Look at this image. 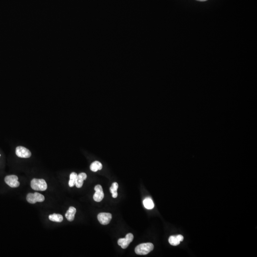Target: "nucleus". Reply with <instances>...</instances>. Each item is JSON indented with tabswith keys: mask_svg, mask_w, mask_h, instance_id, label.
<instances>
[{
	"mask_svg": "<svg viewBox=\"0 0 257 257\" xmlns=\"http://www.w3.org/2000/svg\"><path fill=\"white\" fill-rule=\"evenodd\" d=\"M76 212V209L73 207H70L65 214V217L69 221H73Z\"/></svg>",
	"mask_w": 257,
	"mask_h": 257,
	"instance_id": "obj_10",
	"label": "nucleus"
},
{
	"mask_svg": "<svg viewBox=\"0 0 257 257\" xmlns=\"http://www.w3.org/2000/svg\"><path fill=\"white\" fill-rule=\"evenodd\" d=\"M49 219L51 221L57 222H61L63 220L62 215L56 213L49 215Z\"/></svg>",
	"mask_w": 257,
	"mask_h": 257,
	"instance_id": "obj_12",
	"label": "nucleus"
},
{
	"mask_svg": "<svg viewBox=\"0 0 257 257\" xmlns=\"http://www.w3.org/2000/svg\"><path fill=\"white\" fill-rule=\"evenodd\" d=\"M133 234L131 233H128L126 235L125 238H121L119 239L118 241V245L120 246L123 249L127 248L128 246L132 242L133 240Z\"/></svg>",
	"mask_w": 257,
	"mask_h": 257,
	"instance_id": "obj_4",
	"label": "nucleus"
},
{
	"mask_svg": "<svg viewBox=\"0 0 257 257\" xmlns=\"http://www.w3.org/2000/svg\"><path fill=\"white\" fill-rule=\"evenodd\" d=\"M197 1H198L200 2H205L206 1H207V0H197Z\"/></svg>",
	"mask_w": 257,
	"mask_h": 257,
	"instance_id": "obj_18",
	"label": "nucleus"
},
{
	"mask_svg": "<svg viewBox=\"0 0 257 257\" xmlns=\"http://www.w3.org/2000/svg\"><path fill=\"white\" fill-rule=\"evenodd\" d=\"M176 238H177V239L178 240L180 241H183V236H182L181 235H177L176 236Z\"/></svg>",
	"mask_w": 257,
	"mask_h": 257,
	"instance_id": "obj_17",
	"label": "nucleus"
},
{
	"mask_svg": "<svg viewBox=\"0 0 257 257\" xmlns=\"http://www.w3.org/2000/svg\"><path fill=\"white\" fill-rule=\"evenodd\" d=\"M95 193L93 195V199L96 202H100L104 198V193L102 187L100 185H97L94 188Z\"/></svg>",
	"mask_w": 257,
	"mask_h": 257,
	"instance_id": "obj_8",
	"label": "nucleus"
},
{
	"mask_svg": "<svg viewBox=\"0 0 257 257\" xmlns=\"http://www.w3.org/2000/svg\"><path fill=\"white\" fill-rule=\"evenodd\" d=\"M143 203L144 207L147 209L151 210L154 208V203L151 199L149 198L145 199L143 200Z\"/></svg>",
	"mask_w": 257,
	"mask_h": 257,
	"instance_id": "obj_13",
	"label": "nucleus"
},
{
	"mask_svg": "<svg viewBox=\"0 0 257 257\" xmlns=\"http://www.w3.org/2000/svg\"><path fill=\"white\" fill-rule=\"evenodd\" d=\"M118 189V184L117 182H113L111 187L110 190L112 194V197L113 198H116L118 196L117 190Z\"/></svg>",
	"mask_w": 257,
	"mask_h": 257,
	"instance_id": "obj_15",
	"label": "nucleus"
},
{
	"mask_svg": "<svg viewBox=\"0 0 257 257\" xmlns=\"http://www.w3.org/2000/svg\"><path fill=\"white\" fill-rule=\"evenodd\" d=\"M102 165L100 162L95 161L91 163L90 166V169L93 172H96L99 170L102 169Z\"/></svg>",
	"mask_w": 257,
	"mask_h": 257,
	"instance_id": "obj_11",
	"label": "nucleus"
},
{
	"mask_svg": "<svg viewBox=\"0 0 257 257\" xmlns=\"http://www.w3.org/2000/svg\"><path fill=\"white\" fill-rule=\"evenodd\" d=\"M31 186L32 189L38 191H44L47 188V183L43 179H33L31 182Z\"/></svg>",
	"mask_w": 257,
	"mask_h": 257,
	"instance_id": "obj_2",
	"label": "nucleus"
},
{
	"mask_svg": "<svg viewBox=\"0 0 257 257\" xmlns=\"http://www.w3.org/2000/svg\"><path fill=\"white\" fill-rule=\"evenodd\" d=\"M26 199L29 203L34 204L37 202H43L45 198L42 194L35 192L34 193H29L26 197Z\"/></svg>",
	"mask_w": 257,
	"mask_h": 257,
	"instance_id": "obj_3",
	"label": "nucleus"
},
{
	"mask_svg": "<svg viewBox=\"0 0 257 257\" xmlns=\"http://www.w3.org/2000/svg\"><path fill=\"white\" fill-rule=\"evenodd\" d=\"M18 178L16 175H8L5 178V183L12 188H17L20 185L18 181Z\"/></svg>",
	"mask_w": 257,
	"mask_h": 257,
	"instance_id": "obj_5",
	"label": "nucleus"
},
{
	"mask_svg": "<svg viewBox=\"0 0 257 257\" xmlns=\"http://www.w3.org/2000/svg\"><path fill=\"white\" fill-rule=\"evenodd\" d=\"M16 155L22 158H29L31 156V152L27 148L22 146H18L16 148Z\"/></svg>",
	"mask_w": 257,
	"mask_h": 257,
	"instance_id": "obj_6",
	"label": "nucleus"
},
{
	"mask_svg": "<svg viewBox=\"0 0 257 257\" xmlns=\"http://www.w3.org/2000/svg\"><path fill=\"white\" fill-rule=\"evenodd\" d=\"M78 175L75 172H72L70 176V180L69 181V185L70 187H72L75 185L77 180Z\"/></svg>",
	"mask_w": 257,
	"mask_h": 257,
	"instance_id": "obj_14",
	"label": "nucleus"
},
{
	"mask_svg": "<svg viewBox=\"0 0 257 257\" xmlns=\"http://www.w3.org/2000/svg\"><path fill=\"white\" fill-rule=\"evenodd\" d=\"M87 175L84 172L80 173L79 175H78L76 184H75L76 187L78 188H81L83 185V181L87 179Z\"/></svg>",
	"mask_w": 257,
	"mask_h": 257,
	"instance_id": "obj_9",
	"label": "nucleus"
},
{
	"mask_svg": "<svg viewBox=\"0 0 257 257\" xmlns=\"http://www.w3.org/2000/svg\"><path fill=\"white\" fill-rule=\"evenodd\" d=\"M153 249L154 245L152 243H142L135 248V252L138 255H145L152 251Z\"/></svg>",
	"mask_w": 257,
	"mask_h": 257,
	"instance_id": "obj_1",
	"label": "nucleus"
},
{
	"mask_svg": "<svg viewBox=\"0 0 257 257\" xmlns=\"http://www.w3.org/2000/svg\"><path fill=\"white\" fill-rule=\"evenodd\" d=\"M169 242L170 243L171 245L172 246H177L179 245L180 241L177 239L176 236H171L169 239Z\"/></svg>",
	"mask_w": 257,
	"mask_h": 257,
	"instance_id": "obj_16",
	"label": "nucleus"
},
{
	"mask_svg": "<svg viewBox=\"0 0 257 257\" xmlns=\"http://www.w3.org/2000/svg\"><path fill=\"white\" fill-rule=\"evenodd\" d=\"M97 218L101 224L107 225L110 222L112 218V215L110 213L102 212L98 214Z\"/></svg>",
	"mask_w": 257,
	"mask_h": 257,
	"instance_id": "obj_7",
	"label": "nucleus"
}]
</instances>
